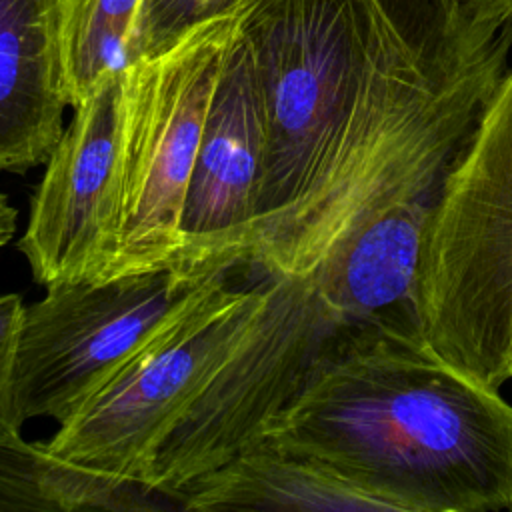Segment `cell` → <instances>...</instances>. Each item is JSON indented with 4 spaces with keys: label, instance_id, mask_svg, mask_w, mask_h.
I'll use <instances>...</instances> for the list:
<instances>
[{
    "label": "cell",
    "instance_id": "obj_1",
    "mask_svg": "<svg viewBox=\"0 0 512 512\" xmlns=\"http://www.w3.org/2000/svg\"><path fill=\"white\" fill-rule=\"evenodd\" d=\"M264 110L244 266L304 276L440 180L508 72L512 10L256 0L238 20Z\"/></svg>",
    "mask_w": 512,
    "mask_h": 512
},
{
    "label": "cell",
    "instance_id": "obj_2",
    "mask_svg": "<svg viewBox=\"0 0 512 512\" xmlns=\"http://www.w3.org/2000/svg\"><path fill=\"white\" fill-rule=\"evenodd\" d=\"M266 436L320 462L376 512L512 506V404L448 364L422 332L352 338Z\"/></svg>",
    "mask_w": 512,
    "mask_h": 512
},
{
    "label": "cell",
    "instance_id": "obj_3",
    "mask_svg": "<svg viewBox=\"0 0 512 512\" xmlns=\"http://www.w3.org/2000/svg\"><path fill=\"white\" fill-rule=\"evenodd\" d=\"M426 342L472 380H512V68L446 168L418 258Z\"/></svg>",
    "mask_w": 512,
    "mask_h": 512
},
{
    "label": "cell",
    "instance_id": "obj_4",
    "mask_svg": "<svg viewBox=\"0 0 512 512\" xmlns=\"http://www.w3.org/2000/svg\"><path fill=\"white\" fill-rule=\"evenodd\" d=\"M234 268L238 264L228 260H182L48 284L44 298L24 306L0 416L16 428L36 418L64 424Z\"/></svg>",
    "mask_w": 512,
    "mask_h": 512
},
{
    "label": "cell",
    "instance_id": "obj_5",
    "mask_svg": "<svg viewBox=\"0 0 512 512\" xmlns=\"http://www.w3.org/2000/svg\"><path fill=\"white\" fill-rule=\"evenodd\" d=\"M368 326L306 276H270L248 332L156 450L144 484L174 494L262 440L314 372ZM176 500V498H174Z\"/></svg>",
    "mask_w": 512,
    "mask_h": 512
},
{
    "label": "cell",
    "instance_id": "obj_6",
    "mask_svg": "<svg viewBox=\"0 0 512 512\" xmlns=\"http://www.w3.org/2000/svg\"><path fill=\"white\" fill-rule=\"evenodd\" d=\"M238 20L200 26L166 52L122 70L120 246L106 276L184 260L180 218L186 188Z\"/></svg>",
    "mask_w": 512,
    "mask_h": 512
},
{
    "label": "cell",
    "instance_id": "obj_7",
    "mask_svg": "<svg viewBox=\"0 0 512 512\" xmlns=\"http://www.w3.org/2000/svg\"><path fill=\"white\" fill-rule=\"evenodd\" d=\"M266 290L220 280L182 310L58 432L48 448L144 484L150 462L254 322Z\"/></svg>",
    "mask_w": 512,
    "mask_h": 512
},
{
    "label": "cell",
    "instance_id": "obj_8",
    "mask_svg": "<svg viewBox=\"0 0 512 512\" xmlns=\"http://www.w3.org/2000/svg\"><path fill=\"white\" fill-rule=\"evenodd\" d=\"M120 74L74 108L32 196L18 248L44 286L104 278L118 256Z\"/></svg>",
    "mask_w": 512,
    "mask_h": 512
},
{
    "label": "cell",
    "instance_id": "obj_9",
    "mask_svg": "<svg viewBox=\"0 0 512 512\" xmlns=\"http://www.w3.org/2000/svg\"><path fill=\"white\" fill-rule=\"evenodd\" d=\"M264 110L250 52L236 28L212 92L186 188L184 260L244 266L264 168Z\"/></svg>",
    "mask_w": 512,
    "mask_h": 512
},
{
    "label": "cell",
    "instance_id": "obj_10",
    "mask_svg": "<svg viewBox=\"0 0 512 512\" xmlns=\"http://www.w3.org/2000/svg\"><path fill=\"white\" fill-rule=\"evenodd\" d=\"M56 4L0 0V172L46 164L64 130Z\"/></svg>",
    "mask_w": 512,
    "mask_h": 512
},
{
    "label": "cell",
    "instance_id": "obj_11",
    "mask_svg": "<svg viewBox=\"0 0 512 512\" xmlns=\"http://www.w3.org/2000/svg\"><path fill=\"white\" fill-rule=\"evenodd\" d=\"M184 510H366L374 504L300 450L264 436L174 494Z\"/></svg>",
    "mask_w": 512,
    "mask_h": 512
},
{
    "label": "cell",
    "instance_id": "obj_12",
    "mask_svg": "<svg viewBox=\"0 0 512 512\" xmlns=\"http://www.w3.org/2000/svg\"><path fill=\"white\" fill-rule=\"evenodd\" d=\"M166 506L180 508L142 482L66 460L46 442H26L20 428L0 416V510L136 512Z\"/></svg>",
    "mask_w": 512,
    "mask_h": 512
},
{
    "label": "cell",
    "instance_id": "obj_13",
    "mask_svg": "<svg viewBox=\"0 0 512 512\" xmlns=\"http://www.w3.org/2000/svg\"><path fill=\"white\" fill-rule=\"evenodd\" d=\"M142 0H58L56 42L68 106L136 62Z\"/></svg>",
    "mask_w": 512,
    "mask_h": 512
},
{
    "label": "cell",
    "instance_id": "obj_14",
    "mask_svg": "<svg viewBox=\"0 0 512 512\" xmlns=\"http://www.w3.org/2000/svg\"><path fill=\"white\" fill-rule=\"evenodd\" d=\"M256 0H142L136 60L152 58L216 20L240 18Z\"/></svg>",
    "mask_w": 512,
    "mask_h": 512
},
{
    "label": "cell",
    "instance_id": "obj_15",
    "mask_svg": "<svg viewBox=\"0 0 512 512\" xmlns=\"http://www.w3.org/2000/svg\"><path fill=\"white\" fill-rule=\"evenodd\" d=\"M22 314L24 302L20 294H0V392L12 362Z\"/></svg>",
    "mask_w": 512,
    "mask_h": 512
},
{
    "label": "cell",
    "instance_id": "obj_16",
    "mask_svg": "<svg viewBox=\"0 0 512 512\" xmlns=\"http://www.w3.org/2000/svg\"><path fill=\"white\" fill-rule=\"evenodd\" d=\"M16 218V208H12L8 198L0 194V248L12 240L16 230Z\"/></svg>",
    "mask_w": 512,
    "mask_h": 512
},
{
    "label": "cell",
    "instance_id": "obj_17",
    "mask_svg": "<svg viewBox=\"0 0 512 512\" xmlns=\"http://www.w3.org/2000/svg\"><path fill=\"white\" fill-rule=\"evenodd\" d=\"M470 6H476L486 12H502V10H512V0H462Z\"/></svg>",
    "mask_w": 512,
    "mask_h": 512
},
{
    "label": "cell",
    "instance_id": "obj_18",
    "mask_svg": "<svg viewBox=\"0 0 512 512\" xmlns=\"http://www.w3.org/2000/svg\"><path fill=\"white\" fill-rule=\"evenodd\" d=\"M508 512H512V506H510V510H508Z\"/></svg>",
    "mask_w": 512,
    "mask_h": 512
}]
</instances>
